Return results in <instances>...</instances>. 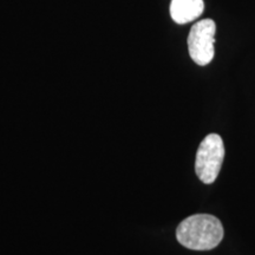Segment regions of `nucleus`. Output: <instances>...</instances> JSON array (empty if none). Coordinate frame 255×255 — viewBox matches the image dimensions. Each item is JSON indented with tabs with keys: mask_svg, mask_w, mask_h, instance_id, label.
<instances>
[{
	"mask_svg": "<svg viewBox=\"0 0 255 255\" xmlns=\"http://www.w3.org/2000/svg\"><path fill=\"white\" fill-rule=\"evenodd\" d=\"M216 24L213 19H202L190 28L188 50L194 63L205 66L214 58Z\"/></svg>",
	"mask_w": 255,
	"mask_h": 255,
	"instance_id": "nucleus-3",
	"label": "nucleus"
},
{
	"mask_svg": "<svg viewBox=\"0 0 255 255\" xmlns=\"http://www.w3.org/2000/svg\"><path fill=\"white\" fill-rule=\"evenodd\" d=\"M225 158V145L221 136L209 133L197 149L195 173L203 183L210 184L218 178Z\"/></svg>",
	"mask_w": 255,
	"mask_h": 255,
	"instance_id": "nucleus-2",
	"label": "nucleus"
},
{
	"mask_svg": "<svg viewBox=\"0 0 255 255\" xmlns=\"http://www.w3.org/2000/svg\"><path fill=\"white\" fill-rule=\"evenodd\" d=\"M203 9V0H171L170 15L175 23L182 25L199 18Z\"/></svg>",
	"mask_w": 255,
	"mask_h": 255,
	"instance_id": "nucleus-4",
	"label": "nucleus"
},
{
	"mask_svg": "<svg viewBox=\"0 0 255 255\" xmlns=\"http://www.w3.org/2000/svg\"><path fill=\"white\" fill-rule=\"evenodd\" d=\"M223 226L215 216L196 214L184 219L176 229V239L191 251H210L223 239Z\"/></svg>",
	"mask_w": 255,
	"mask_h": 255,
	"instance_id": "nucleus-1",
	"label": "nucleus"
}]
</instances>
